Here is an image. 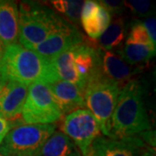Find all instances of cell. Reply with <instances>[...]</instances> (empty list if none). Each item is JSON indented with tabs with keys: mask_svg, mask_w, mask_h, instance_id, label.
Masks as SVG:
<instances>
[{
	"mask_svg": "<svg viewBox=\"0 0 156 156\" xmlns=\"http://www.w3.org/2000/svg\"><path fill=\"white\" fill-rule=\"evenodd\" d=\"M7 83V81H6L5 78H3L1 76V75H0V93H1V91L3 90V89L5 88V86Z\"/></svg>",
	"mask_w": 156,
	"mask_h": 156,
	"instance_id": "cell-29",
	"label": "cell"
},
{
	"mask_svg": "<svg viewBox=\"0 0 156 156\" xmlns=\"http://www.w3.org/2000/svg\"><path fill=\"white\" fill-rule=\"evenodd\" d=\"M74 65L78 76L87 86L90 79L102 74L100 49L84 42L77 45L75 52Z\"/></svg>",
	"mask_w": 156,
	"mask_h": 156,
	"instance_id": "cell-12",
	"label": "cell"
},
{
	"mask_svg": "<svg viewBox=\"0 0 156 156\" xmlns=\"http://www.w3.org/2000/svg\"><path fill=\"white\" fill-rule=\"evenodd\" d=\"M121 87L103 74L90 79L84 92L85 106L95 116L100 130L111 138V119L116 106Z\"/></svg>",
	"mask_w": 156,
	"mask_h": 156,
	"instance_id": "cell-4",
	"label": "cell"
},
{
	"mask_svg": "<svg viewBox=\"0 0 156 156\" xmlns=\"http://www.w3.org/2000/svg\"><path fill=\"white\" fill-rule=\"evenodd\" d=\"M126 36V26L122 17L113 19L103 33L98 37V47L102 50H110L121 44Z\"/></svg>",
	"mask_w": 156,
	"mask_h": 156,
	"instance_id": "cell-17",
	"label": "cell"
},
{
	"mask_svg": "<svg viewBox=\"0 0 156 156\" xmlns=\"http://www.w3.org/2000/svg\"><path fill=\"white\" fill-rule=\"evenodd\" d=\"M0 75L6 81L24 85L53 82L50 62L33 50L16 44L6 47L0 60Z\"/></svg>",
	"mask_w": 156,
	"mask_h": 156,
	"instance_id": "cell-2",
	"label": "cell"
},
{
	"mask_svg": "<svg viewBox=\"0 0 156 156\" xmlns=\"http://www.w3.org/2000/svg\"><path fill=\"white\" fill-rule=\"evenodd\" d=\"M126 44L147 45L153 49H155L156 47L155 45L153 44L144 25L140 21H135L132 23Z\"/></svg>",
	"mask_w": 156,
	"mask_h": 156,
	"instance_id": "cell-21",
	"label": "cell"
},
{
	"mask_svg": "<svg viewBox=\"0 0 156 156\" xmlns=\"http://www.w3.org/2000/svg\"><path fill=\"white\" fill-rule=\"evenodd\" d=\"M69 22L37 3L22 2L18 9V41L30 50Z\"/></svg>",
	"mask_w": 156,
	"mask_h": 156,
	"instance_id": "cell-3",
	"label": "cell"
},
{
	"mask_svg": "<svg viewBox=\"0 0 156 156\" xmlns=\"http://www.w3.org/2000/svg\"><path fill=\"white\" fill-rule=\"evenodd\" d=\"M11 128H12L11 122H8L5 118L0 116V144L2 143L3 140L5 139L8 132L11 130Z\"/></svg>",
	"mask_w": 156,
	"mask_h": 156,
	"instance_id": "cell-27",
	"label": "cell"
},
{
	"mask_svg": "<svg viewBox=\"0 0 156 156\" xmlns=\"http://www.w3.org/2000/svg\"><path fill=\"white\" fill-rule=\"evenodd\" d=\"M18 8L14 1L0 0V41L5 47L18 41Z\"/></svg>",
	"mask_w": 156,
	"mask_h": 156,
	"instance_id": "cell-15",
	"label": "cell"
},
{
	"mask_svg": "<svg viewBox=\"0 0 156 156\" xmlns=\"http://www.w3.org/2000/svg\"><path fill=\"white\" fill-rule=\"evenodd\" d=\"M85 156H95V154H94V152L91 150V148H90V149L89 150V152H88V154H87Z\"/></svg>",
	"mask_w": 156,
	"mask_h": 156,
	"instance_id": "cell-31",
	"label": "cell"
},
{
	"mask_svg": "<svg viewBox=\"0 0 156 156\" xmlns=\"http://www.w3.org/2000/svg\"><path fill=\"white\" fill-rule=\"evenodd\" d=\"M62 133L67 135L85 156L93 141L100 135V127L95 116L87 109H77L68 114L62 125Z\"/></svg>",
	"mask_w": 156,
	"mask_h": 156,
	"instance_id": "cell-7",
	"label": "cell"
},
{
	"mask_svg": "<svg viewBox=\"0 0 156 156\" xmlns=\"http://www.w3.org/2000/svg\"><path fill=\"white\" fill-rule=\"evenodd\" d=\"M99 7H100L99 2L91 1V0L84 1V5L83 6V9H82V12H81L80 20L82 21V20L87 19L89 17H92L93 15H95L98 11Z\"/></svg>",
	"mask_w": 156,
	"mask_h": 156,
	"instance_id": "cell-23",
	"label": "cell"
},
{
	"mask_svg": "<svg viewBox=\"0 0 156 156\" xmlns=\"http://www.w3.org/2000/svg\"><path fill=\"white\" fill-rule=\"evenodd\" d=\"M55 9L64 13L72 21L77 23L81 18V12L84 5L82 0H56L51 2Z\"/></svg>",
	"mask_w": 156,
	"mask_h": 156,
	"instance_id": "cell-20",
	"label": "cell"
},
{
	"mask_svg": "<svg viewBox=\"0 0 156 156\" xmlns=\"http://www.w3.org/2000/svg\"><path fill=\"white\" fill-rule=\"evenodd\" d=\"M100 56L102 74L116 83L121 89L130 82L132 76L139 71L138 68L128 64L118 54L111 52L110 50L100 49Z\"/></svg>",
	"mask_w": 156,
	"mask_h": 156,
	"instance_id": "cell-13",
	"label": "cell"
},
{
	"mask_svg": "<svg viewBox=\"0 0 156 156\" xmlns=\"http://www.w3.org/2000/svg\"><path fill=\"white\" fill-rule=\"evenodd\" d=\"M144 27L147 30V32L148 34L150 40L153 44L155 45L156 43V20L155 17H147L144 22L142 23Z\"/></svg>",
	"mask_w": 156,
	"mask_h": 156,
	"instance_id": "cell-25",
	"label": "cell"
},
{
	"mask_svg": "<svg viewBox=\"0 0 156 156\" xmlns=\"http://www.w3.org/2000/svg\"><path fill=\"white\" fill-rule=\"evenodd\" d=\"M61 117V110L48 86L44 83L30 84L22 110L23 122L52 124Z\"/></svg>",
	"mask_w": 156,
	"mask_h": 156,
	"instance_id": "cell-6",
	"label": "cell"
},
{
	"mask_svg": "<svg viewBox=\"0 0 156 156\" xmlns=\"http://www.w3.org/2000/svg\"><path fill=\"white\" fill-rule=\"evenodd\" d=\"M37 156H81V153L71 139L56 131L45 141Z\"/></svg>",
	"mask_w": 156,
	"mask_h": 156,
	"instance_id": "cell-16",
	"label": "cell"
},
{
	"mask_svg": "<svg viewBox=\"0 0 156 156\" xmlns=\"http://www.w3.org/2000/svg\"><path fill=\"white\" fill-rule=\"evenodd\" d=\"M118 55L130 65L146 62L155 56V49L149 46L135 44H126Z\"/></svg>",
	"mask_w": 156,
	"mask_h": 156,
	"instance_id": "cell-19",
	"label": "cell"
},
{
	"mask_svg": "<svg viewBox=\"0 0 156 156\" xmlns=\"http://www.w3.org/2000/svg\"><path fill=\"white\" fill-rule=\"evenodd\" d=\"M140 138L144 143H147L146 145L149 146L151 147H155V132L148 130L140 133Z\"/></svg>",
	"mask_w": 156,
	"mask_h": 156,
	"instance_id": "cell-26",
	"label": "cell"
},
{
	"mask_svg": "<svg viewBox=\"0 0 156 156\" xmlns=\"http://www.w3.org/2000/svg\"><path fill=\"white\" fill-rule=\"evenodd\" d=\"M139 137L111 139L99 136L90 147L95 156H141L147 147Z\"/></svg>",
	"mask_w": 156,
	"mask_h": 156,
	"instance_id": "cell-9",
	"label": "cell"
},
{
	"mask_svg": "<svg viewBox=\"0 0 156 156\" xmlns=\"http://www.w3.org/2000/svg\"><path fill=\"white\" fill-rule=\"evenodd\" d=\"M76 46L62 52L49 60L50 72L53 77V82L56 80L69 82L78 85L85 92L86 85L78 76L74 65V57Z\"/></svg>",
	"mask_w": 156,
	"mask_h": 156,
	"instance_id": "cell-14",
	"label": "cell"
},
{
	"mask_svg": "<svg viewBox=\"0 0 156 156\" xmlns=\"http://www.w3.org/2000/svg\"><path fill=\"white\" fill-rule=\"evenodd\" d=\"M141 156H156L155 147H151L149 146H147Z\"/></svg>",
	"mask_w": 156,
	"mask_h": 156,
	"instance_id": "cell-28",
	"label": "cell"
},
{
	"mask_svg": "<svg viewBox=\"0 0 156 156\" xmlns=\"http://www.w3.org/2000/svg\"><path fill=\"white\" fill-rule=\"evenodd\" d=\"M124 5L129 7L131 11H133L140 16L147 17L153 13V5L150 1L129 0L128 2H124Z\"/></svg>",
	"mask_w": 156,
	"mask_h": 156,
	"instance_id": "cell-22",
	"label": "cell"
},
{
	"mask_svg": "<svg viewBox=\"0 0 156 156\" xmlns=\"http://www.w3.org/2000/svg\"><path fill=\"white\" fill-rule=\"evenodd\" d=\"M83 43V37L73 24L69 23L49 36L44 42L30 50L48 61L69 49Z\"/></svg>",
	"mask_w": 156,
	"mask_h": 156,
	"instance_id": "cell-8",
	"label": "cell"
},
{
	"mask_svg": "<svg viewBox=\"0 0 156 156\" xmlns=\"http://www.w3.org/2000/svg\"><path fill=\"white\" fill-rule=\"evenodd\" d=\"M54 124H22L11 129L0 144L3 156H37L55 132Z\"/></svg>",
	"mask_w": 156,
	"mask_h": 156,
	"instance_id": "cell-5",
	"label": "cell"
},
{
	"mask_svg": "<svg viewBox=\"0 0 156 156\" xmlns=\"http://www.w3.org/2000/svg\"><path fill=\"white\" fill-rule=\"evenodd\" d=\"M111 21V15L106 9L100 5L97 12L92 17L82 20L85 32L90 38L97 39L108 26Z\"/></svg>",
	"mask_w": 156,
	"mask_h": 156,
	"instance_id": "cell-18",
	"label": "cell"
},
{
	"mask_svg": "<svg viewBox=\"0 0 156 156\" xmlns=\"http://www.w3.org/2000/svg\"><path fill=\"white\" fill-rule=\"evenodd\" d=\"M28 90L27 85L7 81L5 88L0 93V116L10 122L11 124L17 122V126L21 125L18 121L22 120L21 114L27 98Z\"/></svg>",
	"mask_w": 156,
	"mask_h": 156,
	"instance_id": "cell-10",
	"label": "cell"
},
{
	"mask_svg": "<svg viewBox=\"0 0 156 156\" xmlns=\"http://www.w3.org/2000/svg\"><path fill=\"white\" fill-rule=\"evenodd\" d=\"M101 5L103 6L107 11L109 13H116L120 14L123 11V7H124V2L123 1H101L99 2Z\"/></svg>",
	"mask_w": 156,
	"mask_h": 156,
	"instance_id": "cell-24",
	"label": "cell"
},
{
	"mask_svg": "<svg viewBox=\"0 0 156 156\" xmlns=\"http://www.w3.org/2000/svg\"><path fill=\"white\" fill-rule=\"evenodd\" d=\"M0 156H3V155H2V154H0Z\"/></svg>",
	"mask_w": 156,
	"mask_h": 156,
	"instance_id": "cell-32",
	"label": "cell"
},
{
	"mask_svg": "<svg viewBox=\"0 0 156 156\" xmlns=\"http://www.w3.org/2000/svg\"><path fill=\"white\" fill-rule=\"evenodd\" d=\"M55 98L62 115H68L85 107L84 90L69 82L56 80L46 84Z\"/></svg>",
	"mask_w": 156,
	"mask_h": 156,
	"instance_id": "cell-11",
	"label": "cell"
},
{
	"mask_svg": "<svg viewBox=\"0 0 156 156\" xmlns=\"http://www.w3.org/2000/svg\"><path fill=\"white\" fill-rule=\"evenodd\" d=\"M5 50V47L4 46V44H2V42L0 41V60H1V59H2V57H3Z\"/></svg>",
	"mask_w": 156,
	"mask_h": 156,
	"instance_id": "cell-30",
	"label": "cell"
},
{
	"mask_svg": "<svg viewBox=\"0 0 156 156\" xmlns=\"http://www.w3.org/2000/svg\"><path fill=\"white\" fill-rule=\"evenodd\" d=\"M151 130L144 102V88L131 80L121 89L111 119V139L133 137Z\"/></svg>",
	"mask_w": 156,
	"mask_h": 156,
	"instance_id": "cell-1",
	"label": "cell"
}]
</instances>
